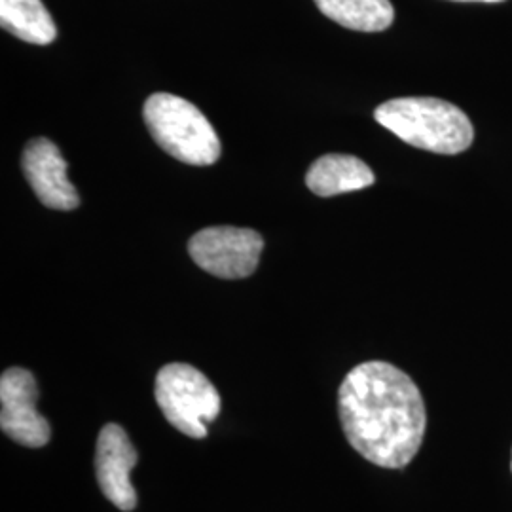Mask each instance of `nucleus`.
<instances>
[{
    "label": "nucleus",
    "mask_w": 512,
    "mask_h": 512,
    "mask_svg": "<svg viewBox=\"0 0 512 512\" xmlns=\"http://www.w3.org/2000/svg\"><path fill=\"white\" fill-rule=\"evenodd\" d=\"M338 412L353 450L378 467L403 469L420 452L425 403L420 387L397 366H355L340 385Z\"/></svg>",
    "instance_id": "nucleus-1"
},
{
    "label": "nucleus",
    "mask_w": 512,
    "mask_h": 512,
    "mask_svg": "<svg viewBox=\"0 0 512 512\" xmlns=\"http://www.w3.org/2000/svg\"><path fill=\"white\" fill-rule=\"evenodd\" d=\"M374 118L406 145L435 154H461L475 139L469 116L437 97L391 99L376 109Z\"/></svg>",
    "instance_id": "nucleus-2"
},
{
    "label": "nucleus",
    "mask_w": 512,
    "mask_h": 512,
    "mask_svg": "<svg viewBox=\"0 0 512 512\" xmlns=\"http://www.w3.org/2000/svg\"><path fill=\"white\" fill-rule=\"evenodd\" d=\"M143 118L152 139L175 160L213 165L220 158L219 135L202 110L171 93L150 95Z\"/></svg>",
    "instance_id": "nucleus-3"
},
{
    "label": "nucleus",
    "mask_w": 512,
    "mask_h": 512,
    "mask_svg": "<svg viewBox=\"0 0 512 512\" xmlns=\"http://www.w3.org/2000/svg\"><path fill=\"white\" fill-rule=\"evenodd\" d=\"M154 393L165 420L190 439H205L207 425L219 418V391L194 366L165 365L156 376Z\"/></svg>",
    "instance_id": "nucleus-4"
},
{
    "label": "nucleus",
    "mask_w": 512,
    "mask_h": 512,
    "mask_svg": "<svg viewBox=\"0 0 512 512\" xmlns=\"http://www.w3.org/2000/svg\"><path fill=\"white\" fill-rule=\"evenodd\" d=\"M264 249L262 236L249 228L211 226L188 243L192 260L220 279H243L256 272Z\"/></svg>",
    "instance_id": "nucleus-5"
},
{
    "label": "nucleus",
    "mask_w": 512,
    "mask_h": 512,
    "mask_svg": "<svg viewBox=\"0 0 512 512\" xmlns=\"http://www.w3.org/2000/svg\"><path fill=\"white\" fill-rule=\"evenodd\" d=\"M38 385L25 368H8L0 378V429L27 448L50 442V423L37 410Z\"/></svg>",
    "instance_id": "nucleus-6"
},
{
    "label": "nucleus",
    "mask_w": 512,
    "mask_h": 512,
    "mask_svg": "<svg viewBox=\"0 0 512 512\" xmlns=\"http://www.w3.org/2000/svg\"><path fill=\"white\" fill-rule=\"evenodd\" d=\"M135 465L137 450L128 433L118 423H107L97 437L95 475L101 492L120 511H133L137 505V494L131 484Z\"/></svg>",
    "instance_id": "nucleus-7"
},
{
    "label": "nucleus",
    "mask_w": 512,
    "mask_h": 512,
    "mask_svg": "<svg viewBox=\"0 0 512 512\" xmlns=\"http://www.w3.org/2000/svg\"><path fill=\"white\" fill-rule=\"evenodd\" d=\"M21 167L38 200L50 209L73 211L80 205L78 192L67 175V162L52 141L38 137L29 141Z\"/></svg>",
    "instance_id": "nucleus-8"
},
{
    "label": "nucleus",
    "mask_w": 512,
    "mask_h": 512,
    "mask_svg": "<svg viewBox=\"0 0 512 512\" xmlns=\"http://www.w3.org/2000/svg\"><path fill=\"white\" fill-rule=\"evenodd\" d=\"M374 183V171L363 160L349 154L321 156L306 175L308 188L321 198L363 190Z\"/></svg>",
    "instance_id": "nucleus-9"
},
{
    "label": "nucleus",
    "mask_w": 512,
    "mask_h": 512,
    "mask_svg": "<svg viewBox=\"0 0 512 512\" xmlns=\"http://www.w3.org/2000/svg\"><path fill=\"white\" fill-rule=\"evenodd\" d=\"M0 25L29 44L46 46L57 37L54 18L42 0H0Z\"/></svg>",
    "instance_id": "nucleus-10"
},
{
    "label": "nucleus",
    "mask_w": 512,
    "mask_h": 512,
    "mask_svg": "<svg viewBox=\"0 0 512 512\" xmlns=\"http://www.w3.org/2000/svg\"><path fill=\"white\" fill-rule=\"evenodd\" d=\"M315 4L338 25L361 33L385 31L395 19L389 0H315Z\"/></svg>",
    "instance_id": "nucleus-11"
},
{
    "label": "nucleus",
    "mask_w": 512,
    "mask_h": 512,
    "mask_svg": "<svg viewBox=\"0 0 512 512\" xmlns=\"http://www.w3.org/2000/svg\"><path fill=\"white\" fill-rule=\"evenodd\" d=\"M458 2H490V4H495V2H503V0H458Z\"/></svg>",
    "instance_id": "nucleus-12"
},
{
    "label": "nucleus",
    "mask_w": 512,
    "mask_h": 512,
    "mask_svg": "<svg viewBox=\"0 0 512 512\" xmlns=\"http://www.w3.org/2000/svg\"><path fill=\"white\" fill-rule=\"evenodd\" d=\"M511 471H512V463H511Z\"/></svg>",
    "instance_id": "nucleus-13"
}]
</instances>
